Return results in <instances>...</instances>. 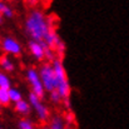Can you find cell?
<instances>
[{"instance_id":"obj_1","label":"cell","mask_w":129,"mask_h":129,"mask_svg":"<svg viewBox=\"0 0 129 129\" xmlns=\"http://www.w3.org/2000/svg\"><path fill=\"white\" fill-rule=\"evenodd\" d=\"M51 28L50 20L40 10H33L25 20V30L31 40L35 42H44Z\"/></svg>"},{"instance_id":"obj_2","label":"cell","mask_w":129,"mask_h":129,"mask_svg":"<svg viewBox=\"0 0 129 129\" xmlns=\"http://www.w3.org/2000/svg\"><path fill=\"white\" fill-rule=\"evenodd\" d=\"M51 67L54 69L55 78H56V91L59 93L61 99L68 100L69 96H70V90L72 89H70V84H69V80H68V77H67V72H65V68L63 65L61 59L56 56L51 61Z\"/></svg>"},{"instance_id":"obj_3","label":"cell","mask_w":129,"mask_h":129,"mask_svg":"<svg viewBox=\"0 0 129 129\" xmlns=\"http://www.w3.org/2000/svg\"><path fill=\"white\" fill-rule=\"evenodd\" d=\"M39 75H40V79H42L45 91L50 93L53 90H56V78H55V73H54L51 64L42 65L39 69Z\"/></svg>"},{"instance_id":"obj_4","label":"cell","mask_w":129,"mask_h":129,"mask_svg":"<svg viewBox=\"0 0 129 129\" xmlns=\"http://www.w3.org/2000/svg\"><path fill=\"white\" fill-rule=\"evenodd\" d=\"M26 79L29 82V84L31 85V93H34L38 98H44L45 95V89L44 85L42 83V79H40V75H39V72L34 68H30L26 70Z\"/></svg>"},{"instance_id":"obj_5","label":"cell","mask_w":129,"mask_h":129,"mask_svg":"<svg viewBox=\"0 0 129 129\" xmlns=\"http://www.w3.org/2000/svg\"><path fill=\"white\" fill-rule=\"evenodd\" d=\"M29 104L31 105V108L34 109L37 117L39 120L42 122H46L49 119V109L46 108V105L42 102L40 98H38L34 93H30L29 94Z\"/></svg>"},{"instance_id":"obj_6","label":"cell","mask_w":129,"mask_h":129,"mask_svg":"<svg viewBox=\"0 0 129 129\" xmlns=\"http://www.w3.org/2000/svg\"><path fill=\"white\" fill-rule=\"evenodd\" d=\"M29 51L31 53V55L37 59V60H42L45 58V50L49 49L45 42H35V40H30L29 44Z\"/></svg>"},{"instance_id":"obj_7","label":"cell","mask_w":129,"mask_h":129,"mask_svg":"<svg viewBox=\"0 0 129 129\" xmlns=\"http://www.w3.org/2000/svg\"><path fill=\"white\" fill-rule=\"evenodd\" d=\"M1 49L11 55H19L21 53V45L13 38H4L1 42Z\"/></svg>"},{"instance_id":"obj_8","label":"cell","mask_w":129,"mask_h":129,"mask_svg":"<svg viewBox=\"0 0 129 129\" xmlns=\"http://www.w3.org/2000/svg\"><path fill=\"white\" fill-rule=\"evenodd\" d=\"M15 110L19 114H21V115H28L30 113V110H31V105L29 104V102L21 99L18 103H15Z\"/></svg>"},{"instance_id":"obj_9","label":"cell","mask_w":129,"mask_h":129,"mask_svg":"<svg viewBox=\"0 0 129 129\" xmlns=\"http://www.w3.org/2000/svg\"><path fill=\"white\" fill-rule=\"evenodd\" d=\"M0 68L5 72H13L14 70V63L6 55H1L0 56Z\"/></svg>"},{"instance_id":"obj_10","label":"cell","mask_w":129,"mask_h":129,"mask_svg":"<svg viewBox=\"0 0 129 129\" xmlns=\"http://www.w3.org/2000/svg\"><path fill=\"white\" fill-rule=\"evenodd\" d=\"M0 13L3 14V16H6V18H9V19L14 16L13 9H11L6 3H4V1H1V0H0Z\"/></svg>"},{"instance_id":"obj_11","label":"cell","mask_w":129,"mask_h":129,"mask_svg":"<svg viewBox=\"0 0 129 129\" xmlns=\"http://www.w3.org/2000/svg\"><path fill=\"white\" fill-rule=\"evenodd\" d=\"M49 129H65L64 120L60 117H54L49 124Z\"/></svg>"},{"instance_id":"obj_12","label":"cell","mask_w":129,"mask_h":129,"mask_svg":"<svg viewBox=\"0 0 129 129\" xmlns=\"http://www.w3.org/2000/svg\"><path fill=\"white\" fill-rule=\"evenodd\" d=\"M0 88L1 89H10L11 88V82H10V78L6 75V73L4 72H0Z\"/></svg>"},{"instance_id":"obj_13","label":"cell","mask_w":129,"mask_h":129,"mask_svg":"<svg viewBox=\"0 0 129 129\" xmlns=\"http://www.w3.org/2000/svg\"><path fill=\"white\" fill-rule=\"evenodd\" d=\"M11 103L10 96H9V90L8 89H1L0 88V105H9Z\"/></svg>"},{"instance_id":"obj_14","label":"cell","mask_w":129,"mask_h":129,"mask_svg":"<svg viewBox=\"0 0 129 129\" xmlns=\"http://www.w3.org/2000/svg\"><path fill=\"white\" fill-rule=\"evenodd\" d=\"M9 96H10V100H11L13 103H18L19 100L23 99L21 93H20L18 89H15V88H10V89H9Z\"/></svg>"},{"instance_id":"obj_15","label":"cell","mask_w":129,"mask_h":129,"mask_svg":"<svg viewBox=\"0 0 129 129\" xmlns=\"http://www.w3.org/2000/svg\"><path fill=\"white\" fill-rule=\"evenodd\" d=\"M18 129H35V125L31 120L24 118V119H20L19 123H18Z\"/></svg>"},{"instance_id":"obj_16","label":"cell","mask_w":129,"mask_h":129,"mask_svg":"<svg viewBox=\"0 0 129 129\" xmlns=\"http://www.w3.org/2000/svg\"><path fill=\"white\" fill-rule=\"evenodd\" d=\"M50 100H51L54 104H58V103L61 100V98H60V95H59V93H58L56 90L50 91Z\"/></svg>"},{"instance_id":"obj_17","label":"cell","mask_w":129,"mask_h":129,"mask_svg":"<svg viewBox=\"0 0 129 129\" xmlns=\"http://www.w3.org/2000/svg\"><path fill=\"white\" fill-rule=\"evenodd\" d=\"M25 3L29 5V6H35L38 4V0H25Z\"/></svg>"},{"instance_id":"obj_18","label":"cell","mask_w":129,"mask_h":129,"mask_svg":"<svg viewBox=\"0 0 129 129\" xmlns=\"http://www.w3.org/2000/svg\"><path fill=\"white\" fill-rule=\"evenodd\" d=\"M3 19H4V16H3V14H1V13H0V24H1V23H3Z\"/></svg>"},{"instance_id":"obj_19","label":"cell","mask_w":129,"mask_h":129,"mask_svg":"<svg viewBox=\"0 0 129 129\" xmlns=\"http://www.w3.org/2000/svg\"><path fill=\"white\" fill-rule=\"evenodd\" d=\"M0 109H1V105H0Z\"/></svg>"},{"instance_id":"obj_20","label":"cell","mask_w":129,"mask_h":129,"mask_svg":"<svg viewBox=\"0 0 129 129\" xmlns=\"http://www.w3.org/2000/svg\"><path fill=\"white\" fill-rule=\"evenodd\" d=\"M0 129H1V128H0Z\"/></svg>"}]
</instances>
